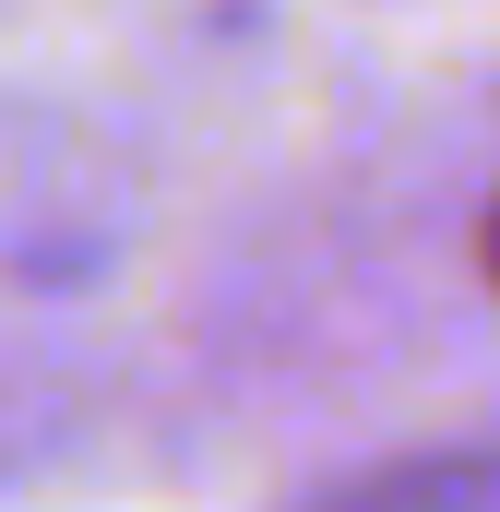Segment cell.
I'll return each mask as SVG.
<instances>
[{
	"label": "cell",
	"mask_w": 500,
	"mask_h": 512,
	"mask_svg": "<svg viewBox=\"0 0 500 512\" xmlns=\"http://www.w3.org/2000/svg\"><path fill=\"white\" fill-rule=\"evenodd\" d=\"M489 274H500V203H489Z\"/></svg>",
	"instance_id": "cell-1"
}]
</instances>
